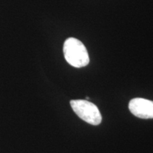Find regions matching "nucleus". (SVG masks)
<instances>
[{"label":"nucleus","instance_id":"3","mask_svg":"<svg viewBox=\"0 0 153 153\" xmlns=\"http://www.w3.org/2000/svg\"><path fill=\"white\" fill-rule=\"evenodd\" d=\"M129 110L134 116L143 119L153 118V101L143 98L133 99L129 102Z\"/></svg>","mask_w":153,"mask_h":153},{"label":"nucleus","instance_id":"1","mask_svg":"<svg viewBox=\"0 0 153 153\" xmlns=\"http://www.w3.org/2000/svg\"><path fill=\"white\" fill-rule=\"evenodd\" d=\"M63 53L67 62L74 68H83L89 62L87 48L82 42L75 38H69L65 41Z\"/></svg>","mask_w":153,"mask_h":153},{"label":"nucleus","instance_id":"2","mask_svg":"<svg viewBox=\"0 0 153 153\" xmlns=\"http://www.w3.org/2000/svg\"><path fill=\"white\" fill-rule=\"evenodd\" d=\"M70 105L74 113L85 122L94 126L101 123L102 117L100 111L93 103L87 100H72Z\"/></svg>","mask_w":153,"mask_h":153}]
</instances>
